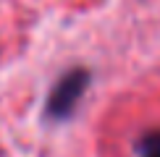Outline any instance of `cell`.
<instances>
[{"label":"cell","mask_w":160,"mask_h":157,"mask_svg":"<svg viewBox=\"0 0 160 157\" xmlns=\"http://www.w3.org/2000/svg\"><path fill=\"white\" fill-rule=\"evenodd\" d=\"M144 157H160V134H152L144 141Z\"/></svg>","instance_id":"2"},{"label":"cell","mask_w":160,"mask_h":157,"mask_svg":"<svg viewBox=\"0 0 160 157\" xmlns=\"http://www.w3.org/2000/svg\"><path fill=\"white\" fill-rule=\"evenodd\" d=\"M87 81H89L87 71H82V68L68 71V74L55 84V89H52L50 97H48V115L50 118H68L74 113L76 102L82 100V94L87 89Z\"/></svg>","instance_id":"1"}]
</instances>
